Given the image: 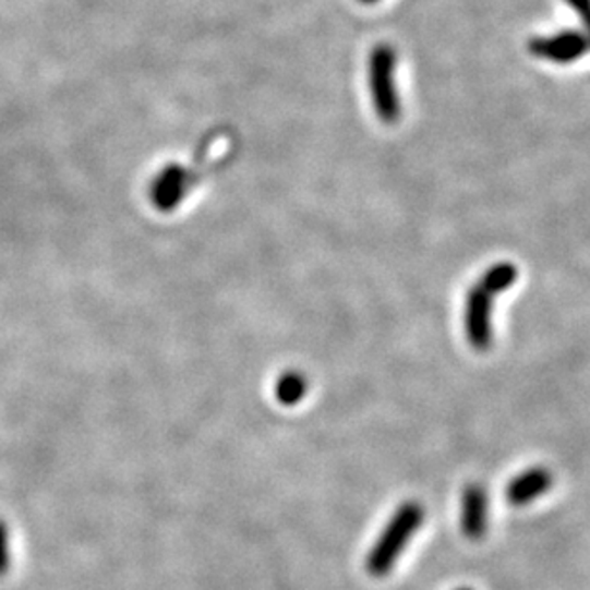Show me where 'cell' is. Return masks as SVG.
Returning a JSON list of instances; mask_svg holds the SVG:
<instances>
[{
	"label": "cell",
	"mask_w": 590,
	"mask_h": 590,
	"mask_svg": "<svg viewBox=\"0 0 590 590\" xmlns=\"http://www.w3.org/2000/svg\"><path fill=\"white\" fill-rule=\"evenodd\" d=\"M424 516V506L418 503H405L395 510L364 562L372 577H386L394 569L412 535L422 528Z\"/></svg>",
	"instance_id": "6da1fadb"
},
{
	"label": "cell",
	"mask_w": 590,
	"mask_h": 590,
	"mask_svg": "<svg viewBox=\"0 0 590 590\" xmlns=\"http://www.w3.org/2000/svg\"><path fill=\"white\" fill-rule=\"evenodd\" d=\"M397 56L392 45L374 47L369 58V87L374 110L384 123H395L401 118V98L395 85Z\"/></svg>",
	"instance_id": "7a4b0ae2"
},
{
	"label": "cell",
	"mask_w": 590,
	"mask_h": 590,
	"mask_svg": "<svg viewBox=\"0 0 590 590\" xmlns=\"http://www.w3.org/2000/svg\"><path fill=\"white\" fill-rule=\"evenodd\" d=\"M590 40L585 33L559 32L529 40V52L554 63H574L589 52Z\"/></svg>",
	"instance_id": "3957f363"
},
{
	"label": "cell",
	"mask_w": 590,
	"mask_h": 590,
	"mask_svg": "<svg viewBox=\"0 0 590 590\" xmlns=\"http://www.w3.org/2000/svg\"><path fill=\"white\" fill-rule=\"evenodd\" d=\"M196 177L197 173H192L190 169H184L177 164L161 169L150 184L152 204L159 212H173L189 194L190 186L194 184Z\"/></svg>",
	"instance_id": "277c9868"
},
{
	"label": "cell",
	"mask_w": 590,
	"mask_h": 590,
	"mask_svg": "<svg viewBox=\"0 0 590 590\" xmlns=\"http://www.w3.org/2000/svg\"><path fill=\"white\" fill-rule=\"evenodd\" d=\"M491 311H493V296L481 286H473L468 291L466 300V336L473 349L485 351L493 344V326H491Z\"/></svg>",
	"instance_id": "5b68a950"
},
{
	"label": "cell",
	"mask_w": 590,
	"mask_h": 590,
	"mask_svg": "<svg viewBox=\"0 0 590 590\" xmlns=\"http://www.w3.org/2000/svg\"><path fill=\"white\" fill-rule=\"evenodd\" d=\"M462 531L468 539L480 541L487 531V493L481 485H468L462 493Z\"/></svg>",
	"instance_id": "8992f818"
},
{
	"label": "cell",
	"mask_w": 590,
	"mask_h": 590,
	"mask_svg": "<svg viewBox=\"0 0 590 590\" xmlns=\"http://www.w3.org/2000/svg\"><path fill=\"white\" fill-rule=\"evenodd\" d=\"M552 485V473L546 468H531L516 475L506 487V501L514 506L533 503L543 496Z\"/></svg>",
	"instance_id": "52a82bcc"
},
{
	"label": "cell",
	"mask_w": 590,
	"mask_h": 590,
	"mask_svg": "<svg viewBox=\"0 0 590 590\" xmlns=\"http://www.w3.org/2000/svg\"><path fill=\"white\" fill-rule=\"evenodd\" d=\"M516 280H518V268L514 267L511 263H496L485 270V275L481 276L480 286L487 291L489 296H496V293L511 288Z\"/></svg>",
	"instance_id": "ba28073f"
},
{
	"label": "cell",
	"mask_w": 590,
	"mask_h": 590,
	"mask_svg": "<svg viewBox=\"0 0 590 590\" xmlns=\"http://www.w3.org/2000/svg\"><path fill=\"white\" fill-rule=\"evenodd\" d=\"M305 394H308V380L300 372H286L282 378L276 382V399L286 407L298 405Z\"/></svg>",
	"instance_id": "9c48e42d"
},
{
	"label": "cell",
	"mask_w": 590,
	"mask_h": 590,
	"mask_svg": "<svg viewBox=\"0 0 590 590\" xmlns=\"http://www.w3.org/2000/svg\"><path fill=\"white\" fill-rule=\"evenodd\" d=\"M12 554H10V531L7 521L0 518V577L10 571Z\"/></svg>",
	"instance_id": "30bf717a"
},
{
	"label": "cell",
	"mask_w": 590,
	"mask_h": 590,
	"mask_svg": "<svg viewBox=\"0 0 590 590\" xmlns=\"http://www.w3.org/2000/svg\"><path fill=\"white\" fill-rule=\"evenodd\" d=\"M567 7H571L575 10V14L581 20V24L587 29V37L590 40V0H566Z\"/></svg>",
	"instance_id": "8fae6325"
},
{
	"label": "cell",
	"mask_w": 590,
	"mask_h": 590,
	"mask_svg": "<svg viewBox=\"0 0 590 590\" xmlns=\"http://www.w3.org/2000/svg\"><path fill=\"white\" fill-rule=\"evenodd\" d=\"M362 2H369V4H372V2H378V0H362Z\"/></svg>",
	"instance_id": "7c38bea8"
},
{
	"label": "cell",
	"mask_w": 590,
	"mask_h": 590,
	"mask_svg": "<svg viewBox=\"0 0 590 590\" xmlns=\"http://www.w3.org/2000/svg\"><path fill=\"white\" fill-rule=\"evenodd\" d=\"M460 590H470V589H460Z\"/></svg>",
	"instance_id": "4fadbf2b"
}]
</instances>
